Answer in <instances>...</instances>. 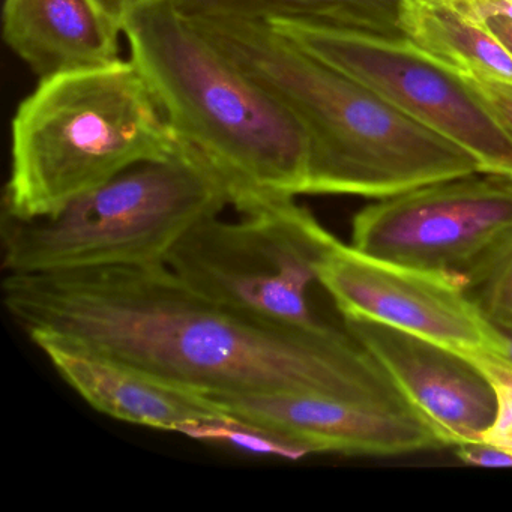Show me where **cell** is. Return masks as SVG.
I'll return each mask as SVG.
<instances>
[{
    "instance_id": "6da1fadb",
    "label": "cell",
    "mask_w": 512,
    "mask_h": 512,
    "mask_svg": "<svg viewBox=\"0 0 512 512\" xmlns=\"http://www.w3.org/2000/svg\"><path fill=\"white\" fill-rule=\"evenodd\" d=\"M2 290L29 337L53 335L196 394H317L412 407L349 332L239 316L166 263L10 274Z\"/></svg>"
},
{
    "instance_id": "7a4b0ae2",
    "label": "cell",
    "mask_w": 512,
    "mask_h": 512,
    "mask_svg": "<svg viewBox=\"0 0 512 512\" xmlns=\"http://www.w3.org/2000/svg\"><path fill=\"white\" fill-rule=\"evenodd\" d=\"M187 19L298 119L310 142L305 194L380 200L484 172L469 152L305 52L268 22Z\"/></svg>"
},
{
    "instance_id": "3957f363",
    "label": "cell",
    "mask_w": 512,
    "mask_h": 512,
    "mask_svg": "<svg viewBox=\"0 0 512 512\" xmlns=\"http://www.w3.org/2000/svg\"><path fill=\"white\" fill-rule=\"evenodd\" d=\"M122 32L179 143L226 185L239 214L304 196L310 142L293 113L176 7L148 0Z\"/></svg>"
},
{
    "instance_id": "277c9868",
    "label": "cell",
    "mask_w": 512,
    "mask_h": 512,
    "mask_svg": "<svg viewBox=\"0 0 512 512\" xmlns=\"http://www.w3.org/2000/svg\"><path fill=\"white\" fill-rule=\"evenodd\" d=\"M2 214L52 215L130 167L179 148L133 61L41 79L13 119Z\"/></svg>"
},
{
    "instance_id": "5b68a950",
    "label": "cell",
    "mask_w": 512,
    "mask_h": 512,
    "mask_svg": "<svg viewBox=\"0 0 512 512\" xmlns=\"http://www.w3.org/2000/svg\"><path fill=\"white\" fill-rule=\"evenodd\" d=\"M230 206L217 173L187 146L145 161L52 215L2 214L7 274H49L166 263L200 221Z\"/></svg>"
},
{
    "instance_id": "8992f818",
    "label": "cell",
    "mask_w": 512,
    "mask_h": 512,
    "mask_svg": "<svg viewBox=\"0 0 512 512\" xmlns=\"http://www.w3.org/2000/svg\"><path fill=\"white\" fill-rule=\"evenodd\" d=\"M206 218L173 248L166 265L209 301L268 325L316 328L310 287L335 236L295 199Z\"/></svg>"
},
{
    "instance_id": "52a82bcc",
    "label": "cell",
    "mask_w": 512,
    "mask_h": 512,
    "mask_svg": "<svg viewBox=\"0 0 512 512\" xmlns=\"http://www.w3.org/2000/svg\"><path fill=\"white\" fill-rule=\"evenodd\" d=\"M266 22L422 127L469 152L485 173L512 178V133L493 107L469 79L449 70L403 35L292 17Z\"/></svg>"
},
{
    "instance_id": "ba28073f",
    "label": "cell",
    "mask_w": 512,
    "mask_h": 512,
    "mask_svg": "<svg viewBox=\"0 0 512 512\" xmlns=\"http://www.w3.org/2000/svg\"><path fill=\"white\" fill-rule=\"evenodd\" d=\"M511 229L512 178L479 172L365 206L353 217L350 245L377 259L463 278Z\"/></svg>"
},
{
    "instance_id": "9c48e42d",
    "label": "cell",
    "mask_w": 512,
    "mask_h": 512,
    "mask_svg": "<svg viewBox=\"0 0 512 512\" xmlns=\"http://www.w3.org/2000/svg\"><path fill=\"white\" fill-rule=\"evenodd\" d=\"M317 283L344 320L392 326L467 359L503 356L502 334L457 275L377 259L335 239Z\"/></svg>"
},
{
    "instance_id": "30bf717a",
    "label": "cell",
    "mask_w": 512,
    "mask_h": 512,
    "mask_svg": "<svg viewBox=\"0 0 512 512\" xmlns=\"http://www.w3.org/2000/svg\"><path fill=\"white\" fill-rule=\"evenodd\" d=\"M226 418L311 454L394 457L445 448L412 407L317 394L203 395Z\"/></svg>"
},
{
    "instance_id": "8fae6325",
    "label": "cell",
    "mask_w": 512,
    "mask_h": 512,
    "mask_svg": "<svg viewBox=\"0 0 512 512\" xmlns=\"http://www.w3.org/2000/svg\"><path fill=\"white\" fill-rule=\"evenodd\" d=\"M344 326L385 368L445 448L481 442L496 415V394L473 362L382 323L346 319Z\"/></svg>"
},
{
    "instance_id": "7c38bea8",
    "label": "cell",
    "mask_w": 512,
    "mask_h": 512,
    "mask_svg": "<svg viewBox=\"0 0 512 512\" xmlns=\"http://www.w3.org/2000/svg\"><path fill=\"white\" fill-rule=\"evenodd\" d=\"M29 338L77 395L110 418L179 434L191 425L221 418L203 395L170 385L127 362L53 335Z\"/></svg>"
},
{
    "instance_id": "4fadbf2b",
    "label": "cell",
    "mask_w": 512,
    "mask_h": 512,
    "mask_svg": "<svg viewBox=\"0 0 512 512\" xmlns=\"http://www.w3.org/2000/svg\"><path fill=\"white\" fill-rule=\"evenodd\" d=\"M121 34L95 0H5V43L40 80L121 61Z\"/></svg>"
},
{
    "instance_id": "5bb4252c",
    "label": "cell",
    "mask_w": 512,
    "mask_h": 512,
    "mask_svg": "<svg viewBox=\"0 0 512 512\" xmlns=\"http://www.w3.org/2000/svg\"><path fill=\"white\" fill-rule=\"evenodd\" d=\"M401 35L467 79L512 85V52L454 0H401Z\"/></svg>"
},
{
    "instance_id": "9a60e30c",
    "label": "cell",
    "mask_w": 512,
    "mask_h": 512,
    "mask_svg": "<svg viewBox=\"0 0 512 512\" xmlns=\"http://www.w3.org/2000/svg\"><path fill=\"white\" fill-rule=\"evenodd\" d=\"M187 17L272 20L292 17L383 35H401V0H175Z\"/></svg>"
},
{
    "instance_id": "2e32d148",
    "label": "cell",
    "mask_w": 512,
    "mask_h": 512,
    "mask_svg": "<svg viewBox=\"0 0 512 512\" xmlns=\"http://www.w3.org/2000/svg\"><path fill=\"white\" fill-rule=\"evenodd\" d=\"M470 296L499 329H512V229L463 275Z\"/></svg>"
},
{
    "instance_id": "e0dca14e",
    "label": "cell",
    "mask_w": 512,
    "mask_h": 512,
    "mask_svg": "<svg viewBox=\"0 0 512 512\" xmlns=\"http://www.w3.org/2000/svg\"><path fill=\"white\" fill-rule=\"evenodd\" d=\"M182 434L194 440L218 443V445L230 446L248 454L281 458V460L298 461L310 455V452L305 451L301 446L293 445L274 434L226 416L191 425L185 428Z\"/></svg>"
},
{
    "instance_id": "ac0fdd59",
    "label": "cell",
    "mask_w": 512,
    "mask_h": 512,
    "mask_svg": "<svg viewBox=\"0 0 512 512\" xmlns=\"http://www.w3.org/2000/svg\"><path fill=\"white\" fill-rule=\"evenodd\" d=\"M482 371L496 394V415L482 433L481 442L512 454V367L499 356L469 359Z\"/></svg>"
},
{
    "instance_id": "d6986e66",
    "label": "cell",
    "mask_w": 512,
    "mask_h": 512,
    "mask_svg": "<svg viewBox=\"0 0 512 512\" xmlns=\"http://www.w3.org/2000/svg\"><path fill=\"white\" fill-rule=\"evenodd\" d=\"M455 455L469 466L512 467V454L484 442L464 443L455 446Z\"/></svg>"
},
{
    "instance_id": "ffe728a7",
    "label": "cell",
    "mask_w": 512,
    "mask_h": 512,
    "mask_svg": "<svg viewBox=\"0 0 512 512\" xmlns=\"http://www.w3.org/2000/svg\"><path fill=\"white\" fill-rule=\"evenodd\" d=\"M467 79V77H466ZM472 85L481 92L482 97L493 107L500 121L512 133V85L488 82V80L469 79Z\"/></svg>"
},
{
    "instance_id": "44dd1931",
    "label": "cell",
    "mask_w": 512,
    "mask_h": 512,
    "mask_svg": "<svg viewBox=\"0 0 512 512\" xmlns=\"http://www.w3.org/2000/svg\"><path fill=\"white\" fill-rule=\"evenodd\" d=\"M455 4L470 16L485 22L493 17L512 22V0H454Z\"/></svg>"
},
{
    "instance_id": "7402d4cb",
    "label": "cell",
    "mask_w": 512,
    "mask_h": 512,
    "mask_svg": "<svg viewBox=\"0 0 512 512\" xmlns=\"http://www.w3.org/2000/svg\"><path fill=\"white\" fill-rule=\"evenodd\" d=\"M101 10L122 28L125 17L148 0H95Z\"/></svg>"
},
{
    "instance_id": "603a6c76",
    "label": "cell",
    "mask_w": 512,
    "mask_h": 512,
    "mask_svg": "<svg viewBox=\"0 0 512 512\" xmlns=\"http://www.w3.org/2000/svg\"><path fill=\"white\" fill-rule=\"evenodd\" d=\"M485 23L490 26L491 31H493L512 52V22L502 19V17H493V19L485 20Z\"/></svg>"
},
{
    "instance_id": "cb8c5ba5",
    "label": "cell",
    "mask_w": 512,
    "mask_h": 512,
    "mask_svg": "<svg viewBox=\"0 0 512 512\" xmlns=\"http://www.w3.org/2000/svg\"><path fill=\"white\" fill-rule=\"evenodd\" d=\"M499 331L503 337L502 359H505V361L512 367V329H499Z\"/></svg>"
}]
</instances>
